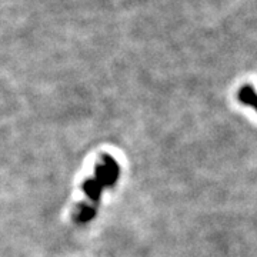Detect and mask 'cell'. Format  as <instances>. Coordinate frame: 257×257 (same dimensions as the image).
Wrapping results in <instances>:
<instances>
[{
    "instance_id": "obj_2",
    "label": "cell",
    "mask_w": 257,
    "mask_h": 257,
    "mask_svg": "<svg viewBox=\"0 0 257 257\" xmlns=\"http://www.w3.org/2000/svg\"><path fill=\"white\" fill-rule=\"evenodd\" d=\"M239 100H241L247 106H253L257 110V94L253 87H243L239 92Z\"/></svg>"
},
{
    "instance_id": "obj_1",
    "label": "cell",
    "mask_w": 257,
    "mask_h": 257,
    "mask_svg": "<svg viewBox=\"0 0 257 257\" xmlns=\"http://www.w3.org/2000/svg\"><path fill=\"white\" fill-rule=\"evenodd\" d=\"M83 189H84V192L87 193V196H89V199H90V204H89V206L96 207V203L99 202V199H100V193L101 190L104 189V184L101 183L100 180L94 176L93 179L86 180Z\"/></svg>"
}]
</instances>
